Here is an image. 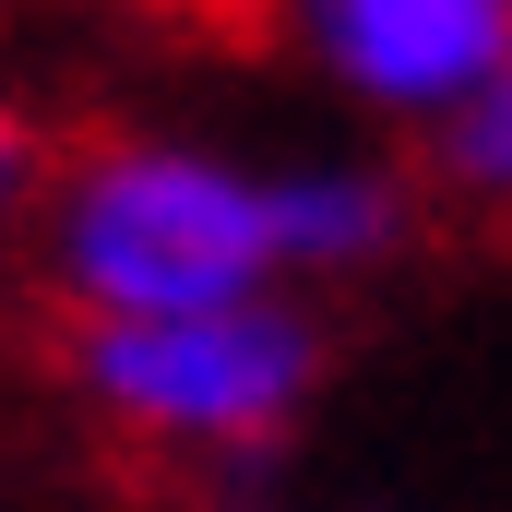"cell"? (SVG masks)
Returning a JSON list of instances; mask_svg holds the SVG:
<instances>
[{"instance_id":"3","label":"cell","mask_w":512,"mask_h":512,"mask_svg":"<svg viewBox=\"0 0 512 512\" xmlns=\"http://www.w3.org/2000/svg\"><path fill=\"white\" fill-rule=\"evenodd\" d=\"M286 48L393 131H441L512 60V0H274Z\"/></svg>"},{"instance_id":"1","label":"cell","mask_w":512,"mask_h":512,"mask_svg":"<svg viewBox=\"0 0 512 512\" xmlns=\"http://www.w3.org/2000/svg\"><path fill=\"white\" fill-rule=\"evenodd\" d=\"M36 274L60 286L72 334L84 322H179V310H239L286 298L274 262V179L239 143L203 131H108L72 143L36 215Z\"/></svg>"},{"instance_id":"5","label":"cell","mask_w":512,"mask_h":512,"mask_svg":"<svg viewBox=\"0 0 512 512\" xmlns=\"http://www.w3.org/2000/svg\"><path fill=\"white\" fill-rule=\"evenodd\" d=\"M429 191L465 203V215H501V227H512V60H501V72H489L441 131H429Z\"/></svg>"},{"instance_id":"4","label":"cell","mask_w":512,"mask_h":512,"mask_svg":"<svg viewBox=\"0 0 512 512\" xmlns=\"http://www.w3.org/2000/svg\"><path fill=\"white\" fill-rule=\"evenodd\" d=\"M274 179V262H286V298L298 286H334V274H382L417 239V179L382 155H262Z\"/></svg>"},{"instance_id":"6","label":"cell","mask_w":512,"mask_h":512,"mask_svg":"<svg viewBox=\"0 0 512 512\" xmlns=\"http://www.w3.org/2000/svg\"><path fill=\"white\" fill-rule=\"evenodd\" d=\"M48 179H60V143H48V120L0 96V251H24V239H36Z\"/></svg>"},{"instance_id":"2","label":"cell","mask_w":512,"mask_h":512,"mask_svg":"<svg viewBox=\"0 0 512 512\" xmlns=\"http://www.w3.org/2000/svg\"><path fill=\"white\" fill-rule=\"evenodd\" d=\"M72 382L143 453L251 465L322 393V322H310V298H239V310H179V322H84Z\"/></svg>"}]
</instances>
